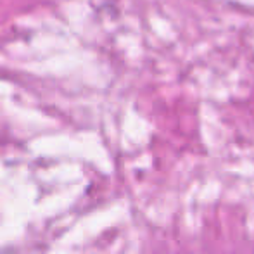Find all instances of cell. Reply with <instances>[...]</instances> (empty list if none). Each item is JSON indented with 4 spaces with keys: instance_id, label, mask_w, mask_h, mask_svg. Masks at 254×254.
<instances>
[]
</instances>
